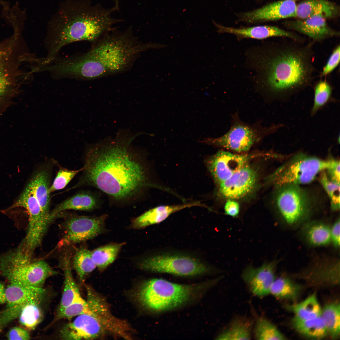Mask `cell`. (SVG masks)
I'll return each instance as SVG.
<instances>
[{
	"label": "cell",
	"instance_id": "6da1fadb",
	"mask_svg": "<svg viewBox=\"0 0 340 340\" xmlns=\"http://www.w3.org/2000/svg\"><path fill=\"white\" fill-rule=\"evenodd\" d=\"M119 134L114 139L87 144L82 167L83 184L95 187L118 202L138 199L154 188L146 163L132 145V139Z\"/></svg>",
	"mask_w": 340,
	"mask_h": 340
},
{
	"label": "cell",
	"instance_id": "7a4b0ae2",
	"mask_svg": "<svg viewBox=\"0 0 340 340\" xmlns=\"http://www.w3.org/2000/svg\"><path fill=\"white\" fill-rule=\"evenodd\" d=\"M113 8L93 5L88 0H66L60 3L49 22L44 43L47 54L40 58L47 64L58 56L62 48L73 42H95L112 29L113 25L123 21L111 16Z\"/></svg>",
	"mask_w": 340,
	"mask_h": 340
},
{
	"label": "cell",
	"instance_id": "3957f363",
	"mask_svg": "<svg viewBox=\"0 0 340 340\" xmlns=\"http://www.w3.org/2000/svg\"><path fill=\"white\" fill-rule=\"evenodd\" d=\"M285 39L269 45L258 62L264 87L282 99L310 86L315 71L313 42Z\"/></svg>",
	"mask_w": 340,
	"mask_h": 340
},
{
	"label": "cell",
	"instance_id": "277c9868",
	"mask_svg": "<svg viewBox=\"0 0 340 340\" xmlns=\"http://www.w3.org/2000/svg\"><path fill=\"white\" fill-rule=\"evenodd\" d=\"M112 29L111 33V30L83 54L88 65L89 80L122 72L131 67L142 52L165 47L159 43H141L129 29L123 32L113 29L112 31Z\"/></svg>",
	"mask_w": 340,
	"mask_h": 340
},
{
	"label": "cell",
	"instance_id": "5b68a950",
	"mask_svg": "<svg viewBox=\"0 0 340 340\" xmlns=\"http://www.w3.org/2000/svg\"><path fill=\"white\" fill-rule=\"evenodd\" d=\"M216 284L215 279L200 283L184 284L153 278L142 284L137 297L141 304L148 310L164 312L186 304L197 297L199 292L206 291Z\"/></svg>",
	"mask_w": 340,
	"mask_h": 340
},
{
	"label": "cell",
	"instance_id": "8992f818",
	"mask_svg": "<svg viewBox=\"0 0 340 340\" xmlns=\"http://www.w3.org/2000/svg\"><path fill=\"white\" fill-rule=\"evenodd\" d=\"M20 246L0 256V272L10 283L42 288L46 280L58 274L43 260L33 261Z\"/></svg>",
	"mask_w": 340,
	"mask_h": 340
},
{
	"label": "cell",
	"instance_id": "52a82bcc",
	"mask_svg": "<svg viewBox=\"0 0 340 340\" xmlns=\"http://www.w3.org/2000/svg\"><path fill=\"white\" fill-rule=\"evenodd\" d=\"M334 159L324 160L299 152L293 156L267 178L275 187L287 184L309 183L332 164Z\"/></svg>",
	"mask_w": 340,
	"mask_h": 340
},
{
	"label": "cell",
	"instance_id": "ba28073f",
	"mask_svg": "<svg viewBox=\"0 0 340 340\" xmlns=\"http://www.w3.org/2000/svg\"><path fill=\"white\" fill-rule=\"evenodd\" d=\"M142 269L183 277H194L209 274L210 267L198 258L186 254L163 253L146 258L139 263Z\"/></svg>",
	"mask_w": 340,
	"mask_h": 340
},
{
	"label": "cell",
	"instance_id": "9c48e42d",
	"mask_svg": "<svg viewBox=\"0 0 340 340\" xmlns=\"http://www.w3.org/2000/svg\"><path fill=\"white\" fill-rule=\"evenodd\" d=\"M278 127L260 128L241 121H236L229 130L222 136L207 138L201 142L236 152L244 153L249 150L264 136L275 131Z\"/></svg>",
	"mask_w": 340,
	"mask_h": 340
},
{
	"label": "cell",
	"instance_id": "30bf717a",
	"mask_svg": "<svg viewBox=\"0 0 340 340\" xmlns=\"http://www.w3.org/2000/svg\"><path fill=\"white\" fill-rule=\"evenodd\" d=\"M21 207L27 211L29 216L27 232L22 242L24 246L33 251L41 244L50 223L31 188L28 185L12 208Z\"/></svg>",
	"mask_w": 340,
	"mask_h": 340
},
{
	"label": "cell",
	"instance_id": "8fae6325",
	"mask_svg": "<svg viewBox=\"0 0 340 340\" xmlns=\"http://www.w3.org/2000/svg\"><path fill=\"white\" fill-rule=\"evenodd\" d=\"M276 188L275 203L282 216L290 225L300 222L307 214L310 207L307 192L300 185L294 184Z\"/></svg>",
	"mask_w": 340,
	"mask_h": 340
},
{
	"label": "cell",
	"instance_id": "7c38bea8",
	"mask_svg": "<svg viewBox=\"0 0 340 340\" xmlns=\"http://www.w3.org/2000/svg\"><path fill=\"white\" fill-rule=\"evenodd\" d=\"M258 180L257 169L248 164L218 185L217 194L226 200L236 201L243 199L254 191Z\"/></svg>",
	"mask_w": 340,
	"mask_h": 340
},
{
	"label": "cell",
	"instance_id": "4fadbf2b",
	"mask_svg": "<svg viewBox=\"0 0 340 340\" xmlns=\"http://www.w3.org/2000/svg\"><path fill=\"white\" fill-rule=\"evenodd\" d=\"M106 214L97 217L78 216L68 219L65 234L59 246L80 243L97 236L103 232Z\"/></svg>",
	"mask_w": 340,
	"mask_h": 340
},
{
	"label": "cell",
	"instance_id": "5bb4252c",
	"mask_svg": "<svg viewBox=\"0 0 340 340\" xmlns=\"http://www.w3.org/2000/svg\"><path fill=\"white\" fill-rule=\"evenodd\" d=\"M297 5L293 0L274 1L254 10L236 14V22L254 24L296 17Z\"/></svg>",
	"mask_w": 340,
	"mask_h": 340
},
{
	"label": "cell",
	"instance_id": "9a60e30c",
	"mask_svg": "<svg viewBox=\"0 0 340 340\" xmlns=\"http://www.w3.org/2000/svg\"><path fill=\"white\" fill-rule=\"evenodd\" d=\"M252 156L220 150L207 158L206 164L218 185L247 165Z\"/></svg>",
	"mask_w": 340,
	"mask_h": 340
},
{
	"label": "cell",
	"instance_id": "2e32d148",
	"mask_svg": "<svg viewBox=\"0 0 340 340\" xmlns=\"http://www.w3.org/2000/svg\"><path fill=\"white\" fill-rule=\"evenodd\" d=\"M90 310L65 325L60 331L61 337L66 340L92 339L108 332L97 315Z\"/></svg>",
	"mask_w": 340,
	"mask_h": 340
},
{
	"label": "cell",
	"instance_id": "e0dca14e",
	"mask_svg": "<svg viewBox=\"0 0 340 340\" xmlns=\"http://www.w3.org/2000/svg\"><path fill=\"white\" fill-rule=\"evenodd\" d=\"M275 262L265 263L259 267L247 266L241 277L251 292L263 298L270 294L271 287L275 279Z\"/></svg>",
	"mask_w": 340,
	"mask_h": 340
},
{
	"label": "cell",
	"instance_id": "ac0fdd59",
	"mask_svg": "<svg viewBox=\"0 0 340 340\" xmlns=\"http://www.w3.org/2000/svg\"><path fill=\"white\" fill-rule=\"evenodd\" d=\"M212 22L217 28L218 33L232 34L239 40L246 38L263 39L274 37L287 38L299 41L305 40L296 34L274 26L263 25L236 28L224 26L213 20Z\"/></svg>",
	"mask_w": 340,
	"mask_h": 340
},
{
	"label": "cell",
	"instance_id": "d6986e66",
	"mask_svg": "<svg viewBox=\"0 0 340 340\" xmlns=\"http://www.w3.org/2000/svg\"><path fill=\"white\" fill-rule=\"evenodd\" d=\"M284 25L288 29L307 36L316 42H321L340 35L339 31L329 26L326 19L319 16L286 21L284 22Z\"/></svg>",
	"mask_w": 340,
	"mask_h": 340
},
{
	"label": "cell",
	"instance_id": "ffe728a7",
	"mask_svg": "<svg viewBox=\"0 0 340 340\" xmlns=\"http://www.w3.org/2000/svg\"><path fill=\"white\" fill-rule=\"evenodd\" d=\"M87 302L89 309L93 311L105 325L108 332L128 337L126 327L121 321L114 317L101 298L88 286H86Z\"/></svg>",
	"mask_w": 340,
	"mask_h": 340
},
{
	"label": "cell",
	"instance_id": "44dd1931",
	"mask_svg": "<svg viewBox=\"0 0 340 340\" xmlns=\"http://www.w3.org/2000/svg\"><path fill=\"white\" fill-rule=\"evenodd\" d=\"M195 206L205 207L197 201L181 204L159 206L146 211L134 219L132 222L131 227L136 229H143L162 222L176 212Z\"/></svg>",
	"mask_w": 340,
	"mask_h": 340
},
{
	"label": "cell",
	"instance_id": "7402d4cb",
	"mask_svg": "<svg viewBox=\"0 0 340 340\" xmlns=\"http://www.w3.org/2000/svg\"><path fill=\"white\" fill-rule=\"evenodd\" d=\"M7 307L41 302L45 293L42 288L37 287L16 283L11 282L5 288Z\"/></svg>",
	"mask_w": 340,
	"mask_h": 340
},
{
	"label": "cell",
	"instance_id": "603a6c76",
	"mask_svg": "<svg viewBox=\"0 0 340 340\" xmlns=\"http://www.w3.org/2000/svg\"><path fill=\"white\" fill-rule=\"evenodd\" d=\"M254 320L245 315L233 317L216 337L217 340H251L253 336Z\"/></svg>",
	"mask_w": 340,
	"mask_h": 340
},
{
	"label": "cell",
	"instance_id": "cb8c5ba5",
	"mask_svg": "<svg viewBox=\"0 0 340 340\" xmlns=\"http://www.w3.org/2000/svg\"><path fill=\"white\" fill-rule=\"evenodd\" d=\"M339 12L337 5L328 0H306L297 5L296 17L304 19L314 16L325 19L335 18Z\"/></svg>",
	"mask_w": 340,
	"mask_h": 340
},
{
	"label": "cell",
	"instance_id": "d4e9b609",
	"mask_svg": "<svg viewBox=\"0 0 340 340\" xmlns=\"http://www.w3.org/2000/svg\"><path fill=\"white\" fill-rule=\"evenodd\" d=\"M28 185L32 189L50 223L49 216L51 193L49 192L50 184L49 170L45 167L39 169L34 174Z\"/></svg>",
	"mask_w": 340,
	"mask_h": 340
},
{
	"label": "cell",
	"instance_id": "484cf974",
	"mask_svg": "<svg viewBox=\"0 0 340 340\" xmlns=\"http://www.w3.org/2000/svg\"><path fill=\"white\" fill-rule=\"evenodd\" d=\"M97 199L88 192H82L75 194L58 204L50 212V222L61 212L69 210L89 211L95 208L97 205Z\"/></svg>",
	"mask_w": 340,
	"mask_h": 340
},
{
	"label": "cell",
	"instance_id": "4316f807",
	"mask_svg": "<svg viewBox=\"0 0 340 340\" xmlns=\"http://www.w3.org/2000/svg\"><path fill=\"white\" fill-rule=\"evenodd\" d=\"M70 255L66 254L62 257L60 267L64 273L65 280L63 293L57 312L62 310L81 296L79 290L73 279Z\"/></svg>",
	"mask_w": 340,
	"mask_h": 340
},
{
	"label": "cell",
	"instance_id": "83f0119b",
	"mask_svg": "<svg viewBox=\"0 0 340 340\" xmlns=\"http://www.w3.org/2000/svg\"><path fill=\"white\" fill-rule=\"evenodd\" d=\"M292 325L297 332L303 336L312 339H319L328 334L321 316L308 320H300L294 317Z\"/></svg>",
	"mask_w": 340,
	"mask_h": 340
},
{
	"label": "cell",
	"instance_id": "f1b7e54d",
	"mask_svg": "<svg viewBox=\"0 0 340 340\" xmlns=\"http://www.w3.org/2000/svg\"><path fill=\"white\" fill-rule=\"evenodd\" d=\"M286 308L294 314V317L300 320L310 319L320 317L322 311L315 293L299 303L287 305Z\"/></svg>",
	"mask_w": 340,
	"mask_h": 340
},
{
	"label": "cell",
	"instance_id": "f546056e",
	"mask_svg": "<svg viewBox=\"0 0 340 340\" xmlns=\"http://www.w3.org/2000/svg\"><path fill=\"white\" fill-rule=\"evenodd\" d=\"M302 289L301 286L286 277L275 278L270 290V294L277 299L295 300Z\"/></svg>",
	"mask_w": 340,
	"mask_h": 340
},
{
	"label": "cell",
	"instance_id": "4dcf8cb0",
	"mask_svg": "<svg viewBox=\"0 0 340 340\" xmlns=\"http://www.w3.org/2000/svg\"><path fill=\"white\" fill-rule=\"evenodd\" d=\"M124 245V243H110L91 251L92 257L96 267L103 270L112 264Z\"/></svg>",
	"mask_w": 340,
	"mask_h": 340
},
{
	"label": "cell",
	"instance_id": "1f68e13d",
	"mask_svg": "<svg viewBox=\"0 0 340 340\" xmlns=\"http://www.w3.org/2000/svg\"><path fill=\"white\" fill-rule=\"evenodd\" d=\"M320 316L328 334L332 338L338 337L340 333L339 303L332 302L325 305L322 309Z\"/></svg>",
	"mask_w": 340,
	"mask_h": 340
},
{
	"label": "cell",
	"instance_id": "d6a6232c",
	"mask_svg": "<svg viewBox=\"0 0 340 340\" xmlns=\"http://www.w3.org/2000/svg\"><path fill=\"white\" fill-rule=\"evenodd\" d=\"M253 336L257 340H285L286 337L266 318L259 316L254 320Z\"/></svg>",
	"mask_w": 340,
	"mask_h": 340
},
{
	"label": "cell",
	"instance_id": "836d02e7",
	"mask_svg": "<svg viewBox=\"0 0 340 340\" xmlns=\"http://www.w3.org/2000/svg\"><path fill=\"white\" fill-rule=\"evenodd\" d=\"M72 264L82 282L96 268L92 257L91 251L84 248H80L76 252L73 258Z\"/></svg>",
	"mask_w": 340,
	"mask_h": 340
},
{
	"label": "cell",
	"instance_id": "e575fe53",
	"mask_svg": "<svg viewBox=\"0 0 340 340\" xmlns=\"http://www.w3.org/2000/svg\"><path fill=\"white\" fill-rule=\"evenodd\" d=\"M40 302L27 303L23 307L19 316L20 323L28 329H34L43 319V312L39 306Z\"/></svg>",
	"mask_w": 340,
	"mask_h": 340
},
{
	"label": "cell",
	"instance_id": "d590c367",
	"mask_svg": "<svg viewBox=\"0 0 340 340\" xmlns=\"http://www.w3.org/2000/svg\"><path fill=\"white\" fill-rule=\"evenodd\" d=\"M332 91V87L326 81L320 80L315 84L313 104L310 112L311 116L315 115L331 101Z\"/></svg>",
	"mask_w": 340,
	"mask_h": 340
},
{
	"label": "cell",
	"instance_id": "8d00e7d4",
	"mask_svg": "<svg viewBox=\"0 0 340 340\" xmlns=\"http://www.w3.org/2000/svg\"><path fill=\"white\" fill-rule=\"evenodd\" d=\"M331 228L327 225L320 223L310 227L306 232V237L310 243L316 246H324L331 242Z\"/></svg>",
	"mask_w": 340,
	"mask_h": 340
},
{
	"label": "cell",
	"instance_id": "74e56055",
	"mask_svg": "<svg viewBox=\"0 0 340 340\" xmlns=\"http://www.w3.org/2000/svg\"><path fill=\"white\" fill-rule=\"evenodd\" d=\"M320 174V183L329 197L332 209L335 211L339 210L340 206V183L331 179L326 170Z\"/></svg>",
	"mask_w": 340,
	"mask_h": 340
},
{
	"label": "cell",
	"instance_id": "f35d334b",
	"mask_svg": "<svg viewBox=\"0 0 340 340\" xmlns=\"http://www.w3.org/2000/svg\"><path fill=\"white\" fill-rule=\"evenodd\" d=\"M86 301L79 296L61 310L57 312L53 322L61 319L70 320L73 317L90 312Z\"/></svg>",
	"mask_w": 340,
	"mask_h": 340
},
{
	"label": "cell",
	"instance_id": "ab89813d",
	"mask_svg": "<svg viewBox=\"0 0 340 340\" xmlns=\"http://www.w3.org/2000/svg\"><path fill=\"white\" fill-rule=\"evenodd\" d=\"M83 168L77 170H70L64 168L59 170L52 184L50 185V193L64 188Z\"/></svg>",
	"mask_w": 340,
	"mask_h": 340
},
{
	"label": "cell",
	"instance_id": "60d3db41",
	"mask_svg": "<svg viewBox=\"0 0 340 340\" xmlns=\"http://www.w3.org/2000/svg\"><path fill=\"white\" fill-rule=\"evenodd\" d=\"M340 59V47L338 44L336 46L329 56L324 67L320 76H325L331 73L338 66Z\"/></svg>",
	"mask_w": 340,
	"mask_h": 340
},
{
	"label": "cell",
	"instance_id": "b9f144b4",
	"mask_svg": "<svg viewBox=\"0 0 340 340\" xmlns=\"http://www.w3.org/2000/svg\"><path fill=\"white\" fill-rule=\"evenodd\" d=\"M25 304L7 307L6 309L1 312L0 328L5 326L13 320L19 317L23 307Z\"/></svg>",
	"mask_w": 340,
	"mask_h": 340
},
{
	"label": "cell",
	"instance_id": "7bdbcfd3",
	"mask_svg": "<svg viewBox=\"0 0 340 340\" xmlns=\"http://www.w3.org/2000/svg\"><path fill=\"white\" fill-rule=\"evenodd\" d=\"M7 337L9 340H29L30 336L25 329L19 327H15L8 331Z\"/></svg>",
	"mask_w": 340,
	"mask_h": 340
},
{
	"label": "cell",
	"instance_id": "ee69618b",
	"mask_svg": "<svg viewBox=\"0 0 340 340\" xmlns=\"http://www.w3.org/2000/svg\"><path fill=\"white\" fill-rule=\"evenodd\" d=\"M224 206L225 213L232 217L238 216L240 212V205L236 200L232 199L226 200Z\"/></svg>",
	"mask_w": 340,
	"mask_h": 340
},
{
	"label": "cell",
	"instance_id": "f6af8a7d",
	"mask_svg": "<svg viewBox=\"0 0 340 340\" xmlns=\"http://www.w3.org/2000/svg\"><path fill=\"white\" fill-rule=\"evenodd\" d=\"M326 171L331 179L340 183V162L339 160L334 159L332 164Z\"/></svg>",
	"mask_w": 340,
	"mask_h": 340
},
{
	"label": "cell",
	"instance_id": "bcb514c9",
	"mask_svg": "<svg viewBox=\"0 0 340 340\" xmlns=\"http://www.w3.org/2000/svg\"><path fill=\"white\" fill-rule=\"evenodd\" d=\"M340 219H337L332 226L331 227V242L334 246L338 248L340 246Z\"/></svg>",
	"mask_w": 340,
	"mask_h": 340
},
{
	"label": "cell",
	"instance_id": "7dc6e473",
	"mask_svg": "<svg viewBox=\"0 0 340 340\" xmlns=\"http://www.w3.org/2000/svg\"><path fill=\"white\" fill-rule=\"evenodd\" d=\"M5 291L3 285L0 282V304L6 303Z\"/></svg>",
	"mask_w": 340,
	"mask_h": 340
},
{
	"label": "cell",
	"instance_id": "c3c4849f",
	"mask_svg": "<svg viewBox=\"0 0 340 340\" xmlns=\"http://www.w3.org/2000/svg\"><path fill=\"white\" fill-rule=\"evenodd\" d=\"M119 1L120 0H114V6L113 8L115 11H118L119 8Z\"/></svg>",
	"mask_w": 340,
	"mask_h": 340
},
{
	"label": "cell",
	"instance_id": "681fc988",
	"mask_svg": "<svg viewBox=\"0 0 340 340\" xmlns=\"http://www.w3.org/2000/svg\"><path fill=\"white\" fill-rule=\"evenodd\" d=\"M85 61H86V60H85ZM86 65H87V64H86ZM87 80H88V70H87Z\"/></svg>",
	"mask_w": 340,
	"mask_h": 340
},
{
	"label": "cell",
	"instance_id": "f907efd6",
	"mask_svg": "<svg viewBox=\"0 0 340 340\" xmlns=\"http://www.w3.org/2000/svg\"><path fill=\"white\" fill-rule=\"evenodd\" d=\"M256 0L257 1L259 2V1H263V0Z\"/></svg>",
	"mask_w": 340,
	"mask_h": 340
},
{
	"label": "cell",
	"instance_id": "816d5d0a",
	"mask_svg": "<svg viewBox=\"0 0 340 340\" xmlns=\"http://www.w3.org/2000/svg\"><path fill=\"white\" fill-rule=\"evenodd\" d=\"M294 0V1H297V0Z\"/></svg>",
	"mask_w": 340,
	"mask_h": 340
}]
</instances>
